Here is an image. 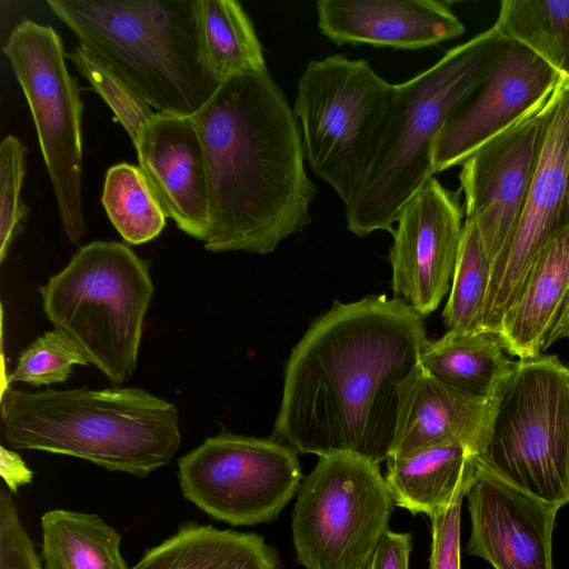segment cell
I'll return each mask as SVG.
<instances>
[{
	"instance_id": "6da1fadb",
	"label": "cell",
	"mask_w": 569,
	"mask_h": 569,
	"mask_svg": "<svg viewBox=\"0 0 569 569\" xmlns=\"http://www.w3.org/2000/svg\"><path fill=\"white\" fill-rule=\"evenodd\" d=\"M426 333L399 298L335 301L291 350L271 439L301 455L388 460L399 387L419 366Z\"/></svg>"
},
{
	"instance_id": "7a4b0ae2",
	"label": "cell",
	"mask_w": 569,
	"mask_h": 569,
	"mask_svg": "<svg viewBox=\"0 0 569 569\" xmlns=\"http://www.w3.org/2000/svg\"><path fill=\"white\" fill-rule=\"evenodd\" d=\"M190 119L207 168L206 250L270 253L311 222L300 126L268 69L224 80Z\"/></svg>"
},
{
	"instance_id": "3957f363",
	"label": "cell",
	"mask_w": 569,
	"mask_h": 569,
	"mask_svg": "<svg viewBox=\"0 0 569 569\" xmlns=\"http://www.w3.org/2000/svg\"><path fill=\"white\" fill-rule=\"evenodd\" d=\"M509 42L492 26L395 84L372 158L345 206L350 232H393L406 203L433 178L437 141L455 112L485 82Z\"/></svg>"
},
{
	"instance_id": "277c9868",
	"label": "cell",
	"mask_w": 569,
	"mask_h": 569,
	"mask_svg": "<svg viewBox=\"0 0 569 569\" xmlns=\"http://www.w3.org/2000/svg\"><path fill=\"white\" fill-rule=\"evenodd\" d=\"M0 409L12 448L77 457L136 477L168 465L181 442L176 406L140 388L6 387Z\"/></svg>"
},
{
	"instance_id": "5b68a950",
	"label": "cell",
	"mask_w": 569,
	"mask_h": 569,
	"mask_svg": "<svg viewBox=\"0 0 569 569\" xmlns=\"http://www.w3.org/2000/svg\"><path fill=\"white\" fill-rule=\"evenodd\" d=\"M79 46L156 112L191 117L219 84L203 69L193 0H48Z\"/></svg>"
},
{
	"instance_id": "8992f818",
	"label": "cell",
	"mask_w": 569,
	"mask_h": 569,
	"mask_svg": "<svg viewBox=\"0 0 569 569\" xmlns=\"http://www.w3.org/2000/svg\"><path fill=\"white\" fill-rule=\"evenodd\" d=\"M149 268L127 244L96 240L39 289L54 330L114 385L127 382L137 368L154 291Z\"/></svg>"
},
{
	"instance_id": "52a82bcc",
	"label": "cell",
	"mask_w": 569,
	"mask_h": 569,
	"mask_svg": "<svg viewBox=\"0 0 569 569\" xmlns=\"http://www.w3.org/2000/svg\"><path fill=\"white\" fill-rule=\"evenodd\" d=\"M475 456L519 489L569 503V368L556 355L513 361Z\"/></svg>"
},
{
	"instance_id": "ba28073f",
	"label": "cell",
	"mask_w": 569,
	"mask_h": 569,
	"mask_svg": "<svg viewBox=\"0 0 569 569\" xmlns=\"http://www.w3.org/2000/svg\"><path fill=\"white\" fill-rule=\"evenodd\" d=\"M395 84L363 59H312L297 83L293 112L313 173L346 206L375 152Z\"/></svg>"
},
{
	"instance_id": "9c48e42d",
	"label": "cell",
	"mask_w": 569,
	"mask_h": 569,
	"mask_svg": "<svg viewBox=\"0 0 569 569\" xmlns=\"http://www.w3.org/2000/svg\"><path fill=\"white\" fill-rule=\"evenodd\" d=\"M393 508L379 463L352 453L319 457L292 510L297 562L305 569H368Z\"/></svg>"
},
{
	"instance_id": "30bf717a",
	"label": "cell",
	"mask_w": 569,
	"mask_h": 569,
	"mask_svg": "<svg viewBox=\"0 0 569 569\" xmlns=\"http://www.w3.org/2000/svg\"><path fill=\"white\" fill-rule=\"evenodd\" d=\"M2 52L29 104L62 230L78 244L88 231L82 211L83 104L62 40L52 27L23 20L11 30Z\"/></svg>"
},
{
	"instance_id": "8fae6325",
	"label": "cell",
	"mask_w": 569,
	"mask_h": 569,
	"mask_svg": "<svg viewBox=\"0 0 569 569\" xmlns=\"http://www.w3.org/2000/svg\"><path fill=\"white\" fill-rule=\"evenodd\" d=\"M183 497L232 526L273 521L297 495V452L276 440L222 431L178 460Z\"/></svg>"
},
{
	"instance_id": "7c38bea8",
	"label": "cell",
	"mask_w": 569,
	"mask_h": 569,
	"mask_svg": "<svg viewBox=\"0 0 569 569\" xmlns=\"http://www.w3.org/2000/svg\"><path fill=\"white\" fill-rule=\"evenodd\" d=\"M569 229V80L548 103L545 138L536 172L511 239L493 261L481 329L496 332L542 252Z\"/></svg>"
},
{
	"instance_id": "4fadbf2b",
	"label": "cell",
	"mask_w": 569,
	"mask_h": 569,
	"mask_svg": "<svg viewBox=\"0 0 569 569\" xmlns=\"http://www.w3.org/2000/svg\"><path fill=\"white\" fill-rule=\"evenodd\" d=\"M460 194L431 178L396 221L388 254L392 292L421 317L450 291L465 223Z\"/></svg>"
},
{
	"instance_id": "5bb4252c",
	"label": "cell",
	"mask_w": 569,
	"mask_h": 569,
	"mask_svg": "<svg viewBox=\"0 0 569 569\" xmlns=\"http://www.w3.org/2000/svg\"><path fill=\"white\" fill-rule=\"evenodd\" d=\"M548 103L461 164L466 219L477 226L491 263L508 246L523 209L541 152Z\"/></svg>"
},
{
	"instance_id": "9a60e30c",
	"label": "cell",
	"mask_w": 569,
	"mask_h": 569,
	"mask_svg": "<svg viewBox=\"0 0 569 569\" xmlns=\"http://www.w3.org/2000/svg\"><path fill=\"white\" fill-rule=\"evenodd\" d=\"M560 80L561 74L531 50L509 42L485 82L440 133L435 172L461 166L485 143L543 107Z\"/></svg>"
},
{
	"instance_id": "2e32d148",
	"label": "cell",
	"mask_w": 569,
	"mask_h": 569,
	"mask_svg": "<svg viewBox=\"0 0 569 569\" xmlns=\"http://www.w3.org/2000/svg\"><path fill=\"white\" fill-rule=\"evenodd\" d=\"M466 498L471 530L466 551L493 569H553L552 535L559 505L508 482L477 458Z\"/></svg>"
},
{
	"instance_id": "e0dca14e",
	"label": "cell",
	"mask_w": 569,
	"mask_h": 569,
	"mask_svg": "<svg viewBox=\"0 0 569 569\" xmlns=\"http://www.w3.org/2000/svg\"><path fill=\"white\" fill-rule=\"evenodd\" d=\"M134 148L166 216L182 232L203 242L209 231L207 168L193 121L157 113Z\"/></svg>"
},
{
	"instance_id": "ac0fdd59",
	"label": "cell",
	"mask_w": 569,
	"mask_h": 569,
	"mask_svg": "<svg viewBox=\"0 0 569 569\" xmlns=\"http://www.w3.org/2000/svg\"><path fill=\"white\" fill-rule=\"evenodd\" d=\"M320 32L338 46L418 50L460 37L463 23L436 0H320Z\"/></svg>"
},
{
	"instance_id": "d6986e66",
	"label": "cell",
	"mask_w": 569,
	"mask_h": 569,
	"mask_svg": "<svg viewBox=\"0 0 569 569\" xmlns=\"http://www.w3.org/2000/svg\"><path fill=\"white\" fill-rule=\"evenodd\" d=\"M490 400L462 396L420 366L399 387L396 436L389 458L443 445H462L473 455L482 438Z\"/></svg>"
},
{
	"instance_id": "ffe728a7",
	"label": "cell",
	"mask_w": 569,
	"mask_h": 569,
	"mask_svg": "<svg viewBox=\"0 0 569 569\" xmlns=\"http://www.w3.org/2000/svg\"><path fill=\"white\" fill-rule=\"evenodd\" d=\"M569 297V229L556 237L503 312L496 333L508 355L532 359L547 339Z\"/></svg>"
},
{
	"instance_id": "44dd1931",
	"label": "cell",
	"mask_w": 569,
	"mask_h": 569,
	"mask_svg": "<svg viewBox=\"0 0 569 569\" xmlns=\"http://www.w3.org/2000/svg\"><path fill=\"white\" fill-rule=\"evenodd\" d=\"M477 466V457L467 447L443 445L388 458L385 479L395 506L431 517L467 492Z\"/></svg>"
},
{
	"instance_id": "7402d4cb",
	"label": "cell",
	"mask_w": 569,
	"mask_h": 569,
	"mask_svg": "<svg viewBox=\"0 0 569 569\" xmlns=\"http://www.w3.org/2000/svg\"><path fill=\"white\" fill-rule=\"evenodd\" d=\"M131 569H280V562L258 533L187 523Z\"/></svg>"
},
{
	"instance_id": "603a6c76",
	"label": "cell",
	"mask_w": 569,
	"mask_h": 569,
	"mask_svg": "<svg viewBox=\"0 0 569 569\" xmlns=\"http://www.w3.org/2000/svg\"><path fill=\"white\" fill-rule=\"evenodd\" d=\"M496 332H447L428 340L420 356L421 368L447 388L478 401H489L511 370Z\"/></svg>"
},
{
	"instance_id": "cb8c5ba5",
	"label": "cell",
	"mask_w": 569,
	"mask_h": 569,
	"mask_svg": "<svg viewBox=\"0 0 569 569\" xmlns=\"http://www.w3.org/2000/svg\"><path fill=\"white\" fill-rule=\"evenodd\" d=\"M200 62L218 84L242 73L267 70L253 23L234 0H193Z\"/></svg>"
},
{
	"instance_id": "d4e9b609",
	"label": "cell",
	"mask_w": 569,
	"mask_h": 569,
	"mask_svg": "<svg viewBox=\"0 0 569 569\" xmlns=\"http://www.w3.org/2000/svg\"><path fill=\"white\" fill-rule=\"evenodd\" d=\"M41 527L46 569H129L120 535L98 515L54 509Z\"/></svg>"
},
{
	"instance_id": "484cf974",
	"label": "cell",
	"mask_w": 569,
	"mask_h": 569,
	"mask_svg": "<svg viewBox=\"0 0 569 569\" xmlns=\"http://www.w3.org/2000/svg\"><path fill=\"white\" fill-rule=\"evenodd\" d=\"M493 27L569 80V0H503Z\"/></svg>"
},
{
	"instance_id": "4316f807",
	"label": "cell",
	"mask_w": 569,
	"mask_h": 569,
	"mask_svg": "<svg viewBox=\"0 0 569 569\" xmlns=\"http://www.w3.org/2000/svg\"><path fill=\"white\" fill-rule=\"evenodd\" d=\"M102 206L112 226L130 244L156 239L166 227V213L139 166L126 162L106 173Z\"/></svg>"
},
{
	"instance_id": "83f0119b",
	"label": "cell",
	"mask_w": 569,
	"mask_h": 569,
	"mask_svg": "<svg viewBox=\"0 0 569 569\" xmlns=\"http://www.w3.org/2000/svg\"><path fill=\"white\" fill-rule=\"evenodd\" d=\"M491 266L477 226L466 219L449 298L442 312L447 332L482 330Z\"/></svg>"
},
{
	"instance_id": "f1b7e54d",
	"label": "cell",
	"mask_w": 569,
	"mask_h": 569,
	"mask_svg": "<svg viewBox=\"0 0 569 569\" xmlns=\"http://www.w3.org/2000/svg\"><path fill=\"white\" fill-rule=\"evenodd\" d=\"M66 58L112 110L134 146L158 112L114 71L81 46L66 53Z\"/></svg>"
},
{
	"instance_id": "f546056e",
	"label": "cell",
	"mask_w": 569,
	"mask_h": 569,
	"mask_svg": "<svg viewBox=\"0 0 569 569\" xmlns=\"http://www.w3.org/2000/svg\"><path fill=\"white\" fill-rule=\"evenodd\" d=\"M74 365H89L81 351L63 335L52 330L38 337L18 357L8 382L49 386L66 381Z\"/></svg>"
},
{
	"instance_id": "4dcf8cb0",
	"label": "cell",
	"mask_w": 569,
	"mask_h": 569,
	"mask_svg": "<svg viewBox=\"0 0 569 569\" xmlns=\"http://www.w3.org/2000/svg\"><path fill=\"white\" fill-rule=\"evenodd\" d=\"M26 148L14 136H7L0 144V260L23 228L28 207L21 200L26 176Z\"/></svg>"
},
{
	"instance_id": "1f68e13d",
	"label": "cell",
	"mask_w": 569,
	"mask_h": 569,
	"mask_svg": "<svg viewBox=\"0 0 569 569\" xmlns=\"http://www.w3.org/2000/svg\"><path fill=\"white\" fill-rule=\"evenodd\" d=\"M0 569H43L6 489L0 490Z\"/></svg>"
},
{
	"instance_id": "d6a6232c",
	"label": "cell",
	"mask_w": 569,
	"mask_h": 569,
	"mask_svg": "<svg viewBox=\"0 0 569 569\" xmlns=\"http://www.w3.org/2000/svg\"><path fill=\"white\" fill-rule=\"evenodd\" d=\"M466 493H460L443 511L432 515L431 552L428 569H461L460 519Z\"/></svg>"
},
{
	"instance_id": "836d02e7",
	"label": "cell",
	"mask_w": 569,
	"mask_h": 569,
	"mask_svg": "<svg viewBox=\"0 0 569 569\" xmlns=\"http://www.w3.org/2000/svg\"><path fill=\"white\" fill-rule=\"evenodd\" d=\"M412 536L388 530L379 542L368 569H409Z\"/></svg>"
},
{
	"instance_id": "e575fe53",
	"label": "cell",
	"mask_w": 569,
	"mask_h": 569,
	"mask_svg": "<svg viewBox=\"0 0 569 569\" xmlns=\"http://www.w3.org/2000/svg\"><path fill=\"white\" fill-rule=\"evenodd\" d=\"M0 473L11 492H17L19 487L30 483L32 480V471L21 457L3 446L0 448Z\"/></svg>"
},
{
	"instance_id": "d590c367",
	"label": "cell",
	"mask_w": 569,
	"mask_h": 569,
	"mask_svg": "<svg viewBox=\"0 0 569 569\" xmlns=\"http://www.w3.org/2000/svg\"><path fill=\"white\" fill-rule=\"evenodd\" d=\"M563 338L569 339V297L557 323L547 339L546 349H548L555 341Z\"/></svg>"
}]
</instances>
